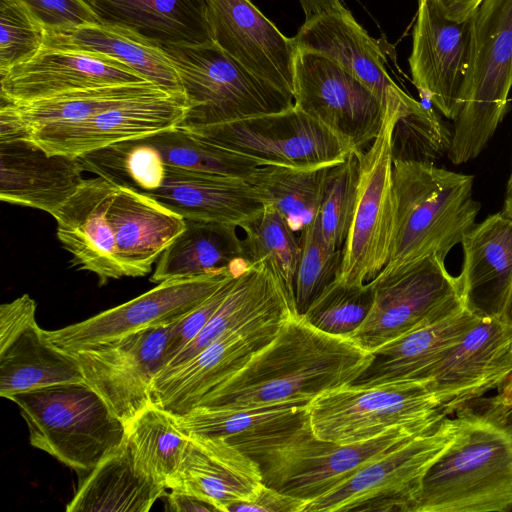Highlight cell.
Here are the masks:
<instances>
[{"instance_id":"cell-1","label":"cell","mask_w":512,"mask_h":512,"mask_svg":"<svg viewBox=\"0 0 512 512\" xmlns=\"http://www.w3.org/2000/svg\"><path fill=\"white\" fill-rule=\"evenodd\" d=\"M373 353L349 337L325 333L291 315L273 340L233 376L207 393L196 407L255 408L305 402L352 384Z\"/></svg>"},{"instance_id":"cell-2","label":"cell","mask_w":512,"mask_h":512,"mask_svg":"<svg viewBox=\"0 0 512 512\" xmlns=\"http://www.w3.org/2000/svg\"><path fill=\"white\" fill-rule=\"evenodd\" d=\"M456 434L427 471L414 512L512 511V406L468 402Z\"/></svg>"},{"instance_id":"cell-3","label":"cell","mask_w":512,"mask_h":512,"mask_svg":"<svg viewBox=\"0 0 512 512\" xmlns=\"http://www.w3.org/2000/svg\"><path fill=\"white\" fill-rule=\"evenodd\" d=\"M472 175L427 160L393 158L392 270L432 254L446 258L475 225L481 204L473 198ZM382 270V271H383Z\"/></svg>"},{"instance_id":"cell-4","label":"cell","mask_w":512,"mask_h":512,"mask_svg":"<svg viewBox=\"0 0 512 512\" xmlns=\"http://www.w3.org/2000/svg\"><path fill=\"white\" fill-rule=\"evenodd\" d=\"M441 419L396 426L369 441L340 445L318 439L307 413L288 426L227 441L257 462L265 485L308 503L336 488L368 461Z\"/></svg>"},{"instance_id":"cell-5","label":"cell","mask_w":512,"mask_h":512,"mask_svg":"<svg viewBox=\"0 0 512 512\" xmlns=\"http://www.w3.org/2000/svg\"><path fill=\"white\" fill-rule=\"evenodd\" d=\"M25 420L31 446L84 473L117 451L126 425L85 381L12 395Z\"/></svg>"},{"instance_id":"cell-6","label":"cell","mask_w":512,"mask_h":512,"mask_svg":"<svg viewBox=\"0 0 512 512\" xmlns=\"http://www.w3.org/2000/svg\"><path fill=\"white\" fill-rule=\"evenodd\" d=\"M470 20V63L448 148L455 165L476 158L501 122L512 87V0H482Z\"/></svg>"},{"instance_id":"cell-7","label":"cell","mask_w":512,"mask_h":512,"mask_svg":"<svg viewBox=\"0 0 512 512\" xmlns=\"http://www.w3.org/2000/svg\"><path fill=\"white\" fill-rule=\"evenodd\" d=\"M307 413L318 439L348 445L396 426L435 421L454 410L432 380H411L331 389L311 400Z\"/></svg>"},{"instance_id":"cell-8","label":"cell","mask_w":512,"mask_h":512,"mask_svg":"<svg viewBox=\"0 0 512 512\" xmlns=\"http://www.w3.org/2000/svg\"><path fill=\"white\" fill-rule=\"evenodd\" d=\"M161 47L178 73L186 99L179 128L275 113L294 105L293 95L256 76L214 43Z\"/></svg>"},{"instance_id":"cell-9","label":"cell","mask_w":512,"mask_h":512,"mask_svg":"<svg viewBox=\"0 0 512 512\" xmlns=\"http://www.w3.org/2000/svg\"><path fill=\"white\" fill-rule=\"evenodd\" d=\"M451 415L368 461L303 512H414L427 471L456 434Z\"/></svg>"},{"instance_id":"cell-10","label":"cell","mask_w":512,"mask_h":512,"mask_svg":"<svg viewBox=\"0 0 512 512\" xmlns=\"http://www.w3.org/2000/svg\"><path fill=\"white\" fill-rule=\"evenodd\" d=\"M420 102L389 104L379 134L359 157L358 197L352 224L342 248L336 280L363 285L387 265L393 228V145L398 121L422 109Z\"/></svg>"},{"instance_id":"cell-11","label":"cell","mask_w":512,"mask_h":512,"mask_svg":"<svg viewBox=\"0 0 512 512\" xmlns=\"http://www.w3.org/2000/svg\"><path fill=\"white\" fill-rule=\"evenodd\" d=\"M444 260L432 254L381 271L369 282L373 290L370 312L349 338L372 353L417 327L466 307L459 278L448 272Z\"/></svg>"},{"instance_id":"cell-12","label":"cell","mask_w":512,"mask_h":512,"mask_svg":"<svg viewBox=\"0 0 512 512\" xmlns=\"http://www.w3.org/2000/svg\"><path fill=\"white\" fill-rule=\"evenodd\" d=\"M186 131L200 140L257 159L265 165L334 166L354 152L344 139L295 105L280 112Z\"/></svg>"},{"instance_id":"cell-13","label":"cell","mask_w":512,"mask_h":512,"mask_svg":"<svg viewBox=\"0 0 512 512\" xmlns=\"http://www.w3.org/2000/svg\"><path fill=\"white\" fill-rule=\"evenodd\" d=\"M294 105L363 152L379 134L386 107L359 79L329 57L298 49Z\"/></svg>"},{"instance_id":"cell-14","label":"cell","mask_w":512,"mask_h":512,"mask_svg":"<svg viewBox=\"0 0 512 512\" xmlns=\"http://www.w3.org/2000/svg\"><path fill=\"white\" fill-rule=\"evenodd\" d=\"M174 323L147 328L73 354L84 381L127 425L152 402V384L165 365Z\"/></svg>"},{"instance_id":"cell-15","label":"cell","mask_w":512,"mask_h":512,"mask_svg":"<svg viewBox=\"0 0 512 512\" xmlns=\"http://www.w3.org/2000/svg\"><path fill=\"white\" fill-rule=\"evenodd\" d=\"M241 273L228 269L198 277L169 279L86 320L44 332L54 346L74 353L87 346L174 323L203 303L228 279Z\"/></svg>"},{"instance_id":"cell-16","label":"cell","mask_w":512,"mask_h":512,"mask_svg":"<svg viewBox=\"0 0 512 512\" xmlns=\"http://www.w3.org/2000/svg\"><path fill=\"white\" fill-rule=\"evenodd\" d=\"M186 110L183 93L160 90L81 121L38 127L30 132V140L46 153L77 158L113 143L179 127Z\"/></svg>"},{"instance_id":"cell-17","label":"cell","mask_w":512,"mask_h":512,"mask_svg":"<svg viewBox=\"0 0 512 512\" xmlns=\"http://www.w3.org/2000/svg\"><path fill=\"white\" fill-rule=\"evenodd\" d=\"M291 315L294 313L253 320L222 335L184 364L159 373L152 384V402L175 417L185 415L270 343Z\"/></svg>"},{"instance_id":"cell-18","label":"cell","mask_w":512,"mask_h":512,"mask_svg":"<svg viewBox=\"0 0 512 512\" xmlns=\"http://www.w3.org/2000/svg\"><path fill=\"white\" fill-rule=\"evenodd\" d=\"M470 20L448 19L431 0H418L409 57L412 82L422 98L454 120L470 63Z\"/></svg>"},{"instance_id":"cell-19","label":"cell","mask_w":512,"mask_h":512,"mask_svg":"<svg viewBox=\"0 0 512 512\" xmlns=\"http://www.w3.org/2000/svg\"><path fill=\"white\" fill-rule=\"evenodd\" d=\"M213 43L247 70L293 95L298 47L250 0H205Z\"/></svg>"},{"instance_id":"cell-20","label":"cell","mask_w":512,"mask_h":512,"mask_svg":"<svg viewBox=\"0 0 512 512\" xmlns=\"http://www.w3.org/2000/svg\"><path fill=\"white\" fill-rule=\"evenodd\" d=\"M512 373V321L481 315L440 361L431 380L454 412L497 389Z\"/></svg>"},{"instance_id":"cell-21","label":"cell","mask_w":512,"mask_h":512,"mask_svg":"<svg viewBox=\"0 0 512 512\" xmlns=\"http://www.w3.org/2000/svg\"><path fill=\"white\" fill-rule=\"evenodd\" d=\"M0 78L1 102L13 104L30 103L70 91L148 81L108 56L45 46Z\"/></svg>"},{"instance_id":"cell-22","label":"cell","mask_w":512,"mask_h":512,"mask_svg":"<svg viewBox=\"0 0 512 512\" xmlns=\"http://www.w3.org/2000/svg\"><path fill=\"white\" fill-rule=\"evenodd\" d=\"M294 40L298 49L317 52L337 62L366 85L385 107L415 100L391 78L379 43L343 4L305 19Z\"/></svg>"},{"instance_id":"cell-23","label":"cell","mask_w":512,"mask_h":512,"mask_svg":"<svg viewBox=\"0 0 512 512\" xmlns=\"http://www.w3.org/2000/svg\"><path fill=\"white\" fill-rule=\"evenodd\" d=\"M116 188L99 176L85 179L53 215L58 239L72 255V265L94 273L100 285L125 277L116 258L115 236L108 219Z\"/></svg>"},{"instance_id":"cell-24","label":"cell","mask_w":512,"mask_h":512,"mask_svg":"<svg viewBox=\"0 0 512 512\" xmlns=\"http://www.w3.org/2000/svg\"><path fill=\"white\" fill-rule=\"evenodd\" d=\"M77 158L31 140L0 142V199L54 215L85 181Z\"/></svg>"},{"instance_id":"cell-25","label":"cell","mask_w":512,"mask_h":512,"mask_svg":"<svg viewBox=\"0 0 512 512\" xmlns=\"http://www.w3.org/2000/svg\"><path fill=\"white\" fill-rule=\"evenodd\" d=\"M262 483L257 462L226 439L194 437L168 489L188 491L227 512L231 504L248 500Z\"/></svg>"},{"instance_id":"cell-26","label":"cell","mask_w":512,"mask_h":512,"mask_svg":"<svg viewBox=\"0 0 512 512\" xmlns=\"http://www.w3.org/2000/svg\"><path fill=\"white\" fill-rule=\"evenodd\" d=\"M184 219L231 223L243 229L262 212L264 202L245 179L166 165L162 185L147 194Z\"/></svg>"},{"instance_id":"cell-27","label":"cell","mask_w":512,"mask_h":512,"mask_svg":"<svg viewBox=\"0 0 512 512\" xmlns=\"http://www.w3.org/2000/svg\"><path fill=\"white\" fill-rule=\"evenodd\" d=\"M461 245L458 278L465 306L480 315L503 314L512 287V219L503 211L488 216Z\"/></svg>"},{"instance_id":"cell-28","label":"cell","mask_w":512,"mask_h":512,"mask_svg":"<svg viewBox=\"0 0 512 512\" xmlns=\"http://www.w3.org/2000/svg\"><path fill=\"white\" fill-rule=\"evenodd\" d=\"M125 277H142L185 229V219L155 198L117 187L108 210Z\"/></svg>"},{"instance_id":"cell-29","label":"cell","mask_w":512,"mask_h":512,"mask_svg":"<svg viewBox=\"0 0 512 512\" xmlns=\"http://www.w3.org/2000/svg\"><path fill=\"white\" fill-rule=\"evenodd\" d=\"M480 316L464 307L380 346L372 352L371 364L352 384L370 386L394 381L431 380L440 361Z\"/></svg>"},{"instance_id":"cell-30","label":"cell","mask_w":512,"mask_h":512,"mask_svg":"<svg viewBox=\"0 0 512 512\" xmlns=\"http://www.w3.org/2000/svg\"><path fill=\"white\" fill-rule=\"evenodd\" d=\"M43 46L108 56L167 91L183 93L178 73L161 45L127 27L101 22L45 31Z\"/></svg>"},{"instance_id":"cell-31","label":"cell","mask_w":512,"mask_h":512,"mask_svg":"<svg viewBox=\"0 0 512 512\" xmlns=\"http://www.w3.org/2000/svg\"><path fill=\"white\" fill-rule=\"evenodd\" d=\"M102 22L127 27L159 45H204L213 40L205 0H93Z\"/></svg>"},{"instance_id":"cell-32","label":"cell","mask_w":512,"mask_h":512,"mask_svg":"<svg viewBox=\"0 0 512 512\" xmlns=\"http://www.w3.org/2000/svg\"><path fill=\"white\" fill-rule=\"evenodd\" d=\"M81 474L68 512H147L167 490L138 468L127 438L117 451Z\"/></svg>"},{"instance_id":"cell-33","label":"cell","mask_w":512,"mask_h":512,"mask_svg":"<svg viewBox=\"0 0 512 512\" xmlns=\"http://www.w3.org/2000/svg\"><path fill=\"white\" fill-rule=\"evenodd\" d=\"M231 223L185 219V229L162 252L150 277L159 284L174 278H191L249 265L242 257V239Z\"/></svg>"},{"instance_id":"cell-34","label":"cell","mask_w":512,"mask_h":512,"mask_svg":"<svg viewBox=\"0 0 512 512\" xmlns=\"http://www.w3.org/2000/svg\"><path fill=\"white\" fill-rule=\"evenodd\" d=\"M76 357L54 346L36 321L0 348V396L51 385L83 382Z\"/></svg>"},{"instance_id":"cell-35","label":"cell","mask_w":512,"mask_h":512,"mask_svg":"<svg viewBox=\"0 0 512 512\" xmlns=\"http://www.w3.org/2000/svg\"><path fill=\"white\" fill-rule=\"evenodd\" d=\"M332 166L298 168L266 164L247 181L262 201L273 205L294 232L314 222L320 212L329 170Z\"/></svg>"},{"instance_id":"cell-36","label":"cell","mask_w":512,"mask_h":512,"mask_svg":"<svg viewBox=\"0 0 512 512\" xmlns=\"http://www.w3.org/2000/svg\"><path fill=\"white\" fill-rule=\"evenodd\" d=\"M126 438L138 468L168 489L189 443L175 417L152 403L126 425Z\"/></svg>"},{"instance_id":"cell-37","label":"cell","mask_w":512,"mask_h":512,"mask_svg":"<svg viewBox=\"0 0 512 512\" xmlns=\"http://www.w3.org/2000/svg\"><path fill=\"white\" fill-rule=\"evenodd\" d=\"M308 403L293 402L255 408L195 407L175 417L189 438L219 437L226 440L252 436L288 426L307 416Z\"/></svg>"},{"instance_id":"cell-38","label":"cell","mask_w":512,"mask_h":512,"mask_svg":"<svg viewBox=\"0 0 512 512\" xmlns=\"http://www.w3.org/2000/svg\"><path fill=\"white\" fill-rule=\"evenodd\" d=\"M160 90L165 89L147 81L70 91L30 103L11 104L30 135L38 127L81 121L126 101Z\"/></svg>"},{"instance_id":"cell-39","label":"cell","mask_w":512,"mask_h":512,"mask_svg":"<svg viewBox=\"0 0 512 512\" xmlns=\"http://www.w3.org/2000/svg\"><path fill=\"white\" fill-rule=\"evenodd\" d=\"M77 160L84 171L140 193L157 190L165 178L166 164L146 138L113 143L80 155Z\"/></svg>"},{"instance_id":"cell-40","label":"cell","mask_w":512,"mask_h":512,"mask_svg":"<svg viewBox=\"0 0 512 512\" xmlns=\"http://www.w3.org/2000/svg\"><path fill=\"white\" fill-rule=\"evenodd\" d=\"M242 257L248 264L264 263L281 282L291 304L295 305V279L300 243L281 213L265 203L259 216L243 228ZM297 312V311H296Z\"/></svg>"},{"instance_id":"cell-41","label":"cell","mask_w":512,"mask_h":512,"mask_svg":"<svg viewBox=\"0 0 512 512\" xmlns=\"http://www.w3.org/2000/svg\"><path fill=\"white\" fill-rule=\"evenodd\" d=\"M166 165L216 175L243 178L263 162L200 140L179 127L146 137Z\"/></svg>"},{"instance_id":"cell-42","label":"cell","mask_w":512,"mask_h":512,"mask_svg":"<svg viewBox=\"0 0 512 512\" xmlns=\"http://www.w3.org/2000/svg\"><path fill=\"white\" fill-rule=\"evenodd\" d=\"M373 304L370 283L331 282L313 300L302 317L313 327L335 336L349 337L368 316Z\"/></svg>"},{"instance_id":"cell-43","label":"cell","mask_w":512,"mask_h":512,"mask_svg":"<svg viewBox=\"0 0 512 512\" xmlns=\"http://www.w3.org/2000/svg\"><path fill=\"white\" fill-rule=\"evenodd\" d=\"M359 157L355 152L329 170L318 220L323 238L342 249L348 236L358 197Z\"/></svg>"},{"instance_id":"cell-44","label":"cell","mask_w":512,"mask_h":512,"mask_svg":"<svg viewBox=\"0 0 512 512\" xmlns=\"http://www.w3.org/2000/svg\"><path fill=\"white\" fill-rule=\"evenodd\" d=\"M300 258L295 279V305L302 316L313 300L338 274L342 249L330 247L323 238L318 217L300 232Z\"/></svg>"},{"instance_id":"cell-45","label":"cell","mask_w":512,"mask_h":512,"mask_svg":"<svg viewBox=\"0 0 512 512\" xmlns=\"http://www.w3.org/2000/svg\"><path fill=\"white\" fill-rule=\"evenodd\" d=\"M44 35L19 0H0V76L34 57L44 45Z\"/></svg>"},{"instance_id":"cell-46","label":"cell","mask_w":512,"mask_h":512,"mask_svg":"<svg viewBox=\"0 0 512 512\" xmlns=\"http://www.w3.org/2000/svg\"><path fill=\"white\" fill-rule=\"evenodd\" d=\"M45 31H57L101 23L85 0H19Z\"/></svg>"},{"instance_id":"cell-47","label":"cell","mask_w":512,"mask_h":512,"mask_svg":"<svg viewBox=\"0 0 512 512\" xmlns=\"http://www.w3.org/2000/svg\"><path fill=\"white\" fill-rule=\"evenodd\" d=\"M237 276L228 279L203 303L175 322L164 367L202 331L229 293Z\"/></svg>"},{"instance_id":"cell-48","label":"cell","mask_w":512,"mask_h":512,"mask_svg":"<svg viewBox=\"0 0 512 512\" xmlns=\"http://www.w3.org/2000/svg\"><path fill=\"white\" fill-rule=\"evenodd\" d=\"M306 504L305 500L284 494L262 483L248 500L231 504L227 512H303Z\"/></svg>"},{"instance_id":"cell-49","label":"cell","mask_w":512,"mask_h":512,"mask_svg":"<svg viewBox=\"0 0 512 512\" xmlns=\"http://www.w3.org/2000/svg\"><path fill=\"white\" fill-rule=\"evenodd\" d=\"M36 307L35 300L28 294L0 306V348L8 345L29 324L36 321Z\"/></svg>"},{"instance_id":"cell-50","label":"cell","mask_w":512,"mask_h":512,"mask_svg":"<svg viewBox=\"0 0 512 512\" xmlns=\"http://www.w3.org/2000/svg\"><path fill=\"white\" fill-rule=\"evenodd\" d=\"M166 495V510L172 512H219L218 509L188 491L172 488Z\"/></svg>"},{"instance_id":"cell-51","label":"cell","mask_w":512,"mask_h":512,"mask_svg":"<svg viewBox=\"0 0 512 512\" xmlns=\"http://www.w3.org/2000/svg\"><path fill=\"white\" fill-rule=\"evenodd\" d=\"M450 20H468L482 0H431Z\"/></svg>"},{"instance_id":"cell-52","label":"cell","mask_w":512,"mask_h":512,"mask_svg":"<svg viewBox=\"0 0 512 512\" xmlns=\"http://www.w3.org/2000/svg\"><path fill=\"white\" fill-rule=\"evenodd\" d=\"M304 12L305 19L311 18L321 12L329 10L339 4L342 0H298Z\"/></svg>"},{"instance_id":"cell-53","label":"cell","mask_w":512,"mask_h":512,"mask_svg":"<svg viewBox=\"0 0 512 512\" xmlns=\"http://www.w3.org/2000/svg\"><path fill=\"white\" fill-rule=\"evenodd\" d=\"M496 391V394L489 398L493 403L512 406V373Z\"/></svg>"},{"instance_id":"cell-54","label":"cell","mask_w":512,"mask_h":512,"mask_svg":"<svg viewBox=\"0 0 512 512\" xmlns=\"http://www.w3.org/2000/svg\"><path fill=\"white\" fill-rule=\"evenodd\" d=\"M503 212L512 219V171L507 184L506 198Z\"/></svg>"},{"instance_id":"cell-55","label":"cell","mask_w":512,"mask_h":512,"mask_svg":"<svg viewBox=\"0 0 512 512\" xmlns=\"http://www.w3.org/2000/svg\"><path fill=\"white\" fill-rule=\"evenodd\" d=\"M503 314L512 321V287Z\"/></svg>"},{"instance_id":"cell-56","label":"cell","mask_w":512,"mask_h":512,"mask_svg":"<svg viewBox=\"0 0 512 512\" xmlns=\"http://www.w3.org/2000/svg\"><path fill=\"white\" fill-rule=\"evenodd\" d=\"M85 1H87V2H91V1H93V0H85Z\"/></svg>"}]
</instances>
